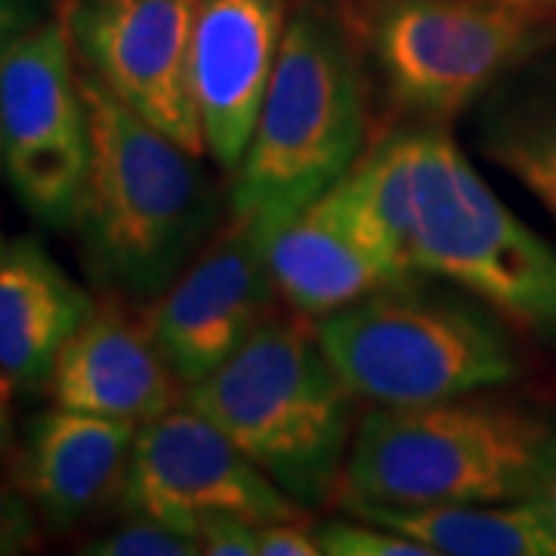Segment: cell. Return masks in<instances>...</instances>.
<instances>
[{
  "instance_id": "d6986e66",
  "label": "cell",
  "mask_w": 556,
  "mask_h": 556,
  "mask_svg": "<svg viewBox=\"0 0 556 556\" xmlns=\"http://www.w3.org/2000/svg\"><path fill=\"white\" fill-rule=\"evenodd\" d=\"M80 554L90 556H199L201 544L182 535L159 519L127 514L124 522L109 529L105 535L90 538Z\"/></svg>"
},
{
  "instance_id": "8992f818",
  "label": "cell",
  "mask_w": 556,
  "mask_h": 556,
  "mask_svg": "<svg viewBox=\"0 0 556 556\" xmlns=\"http://www.w3.org/2000/svg\"><path fill=\"white\" fill-rule=\"evenodd\" d=\"M340 378L375 405H417L501 387L519 375L517 343L492 306L415 276L316 321Z\"/></svg>"
},
{
  "instance_id": "7a4b0ae2",
  "label": "cell",
  "mask_w": 556,
  "mask_h": 556,
  "mask_svg": "<svg viewBox=\"0 0 556 556\" xmlns=\"http://www.w3.org/2000/svg\"><path fill=\"white\" fill-rule=\"evenodd\" d=\"M356 393L316 325L269 316L182 402L239 445L300 507L338 492L356 437Z\"/></svg>"
},
{
  "instance_id": "cb8c5ba5",
  "label": "cell",
  "mask_w": 556,
  "mask_h": 556,
  "mask_svg": "<svg viewBox=\"0 0 556 556\" xmlns=\"http://www.w3.org/2000/svg\"><path fill=\"white\" fill-rule=\"evenodd\" d=\"M25 22H28L25 0H0V53L28 28Z\"/></svg>"
},
{
  "instance_id": "52a82bcc",
  "label": "cell",
  "mask_w": 556,
  "mask_h": 556,
  "mask_svg": "<svg viewBox=\"0 0 556 556\" xmlns=\"http://www.w3.org/2000/svg\"><path fill=\"white\" fill-rule=\"evenodd\" d=\"M526 0H380L368 50L399 112L455 118L535 47Z\"/></svg>"
},
{
  "instance_id": "e0dca14e",
  "label": "cell",
  "mask_w": 556,
  "mask_h": 556,
  "mask_svg": "<svg viewBox=\"0 0 556 556\" xmlns=\"http://www.w3.org/2000/svg\"><path fill=\"white\" fill-rule=\"evenodd\" d=\"M343 510L415 538L433 556H556V532L535 497L507 504H380L343 492Z\"/></svg>"
},
{
  "instance_id": "ba28073f",
  "label": "cell",
  "mask_w": 556,
  "mask_h": 556,
  "mask_svg": "<svg viewBox=\"0 0 556 556\" xmlns=\"http://www.w3.org/2000/svg\"><path fill=\"white\" fill-rule=\"evenodd\" d=\"M0 161L31 217L53 229L75 226L90 124L78 53L60 10L0 53Z\"/></svg>"
},
{
  "instance_id": "7c38bea8",
  "label": "cell",
  "mask_w": 556,
  "mask_h": 556,
  "mask_svg": "<svg viewBox=\"0 0 556 556\" xmlns=\"http://www.w3.org/2000/svg\"><path fill=\"white\" fill-rule=\"evenodd\" d=\"M288 16V0H199L192 93L204 146L226 174L239 170L251 146Z\"/></svg>"
},
{
  "instance_id": "ac0fdd59",
  "label": "cell",
  "mask_w": 556,
  "mask_h": 556,
  "mask_svg": "<svg viewBox=\"0 0 556 556\" xmlns=\"http://www.w3.org/2000/svg\"><path fill=\"white\" fill-rule=\"evenodd\" d=\"M482 155L556 219V78L501 93L482 118Z\"/></svg>"
},
{
  "instance_id": "9c48e42d",
  "label": "cell",
  "mask_w": 556,
  "mask_h": 556,
  "mask_svg": "<svg viewBox=\"0 0 556 556\" xmlns=\"http://www.w3.org/2000/svg\"><path fill=\"white\" fill-rule=\"evenodd\" d=\"M121 510L159 519L199 544L217 522L266 526L303 514L294 497L186 402L137 430Z\"/></svg>"
},
{
  "instance_id": "d4e9b609",
  "label": "cell",
  "mask_w": 556,
  "mask_h": 556,
  "mask_svg": "<svg viewBox=\"0 0 556 556\" xmlns=\"http://www.w3.org/2000/svg\"><path fill=\"white\" fill-rule=\"evenodd\" d=\"M538 507L544 510V517L551 522V529L556 532V452L554 460H551V467H547V473H544V482H541V489H538L535 495Z\"/></svg>"
},
{
  "instance_id": "5b68a950",
  "label": "cell",
  "mask_w": 556,
  "mask_h": 556,
  "mask_svg": "<svg viewBox=\"0 0 556 556\" xmlns=\"http://www.w3.org/2000/svg\"><path fill=\"white\" fill-rule=\"evenodd\" d=\"M408 134L412 273L442 278L529 338L556 343V251L497 199L442 124Z\"/></svg>"
},
{
  "instance_id": "7402d4cb",
  "label": "cell",
  "mask_w": 556,
  "mask_h": 556,
  "mask_svg": "<svg viewBox=\"0 0 556 556\" xmlns=\"http://www.w3.org/2000/svg\"><path fill=\"white\" fill-rule=\"evenodd\" d=\"M316 532H309L300 519L266 522L257 532V556H318Z\"/></svg>"
},
{
  "instance_id": "4fadbf2b",
  "label": "cell",
  "mask_w": 556,
  "mask_h": 556,
  "mask_svg": "<svg viewBox=\"0 0 556 556\" xmlns=\"http://www.w3.org/2000/svg\"><path fill=\"white\" fill-rule=\"evenodd\" d=\"M137 430V424L62 405L28 424L13 477L47 529L72 532L115 507L121 510Z\"/></svg>"
},
{
  "instance_id": "6da1fadb",
  "label": "cell",
  "mask_w": 556,
  "mask_h": 556,
  "mask_svg": "<svg viewBox=\"0 0 556 556\" xmlns=\"http://www.w3.org/2000/svg\"><path fill=\"white\" fill-rule=\"evenodd\" d=\"M80 93L90 124V164L75 217L84 257L109 288L155 300L217 232V186L199 155L139 118L84 68Z\"/></svg>"
},
{
  "instance_id": "5bb4252c",
  "label": "cell",
  "mask_w": 556,
  "mask_h": 556,
  "mask_svg": "<svg viewBox=\"0 0 556 556\" xmlns=\"http://www.w3.org/2000/svg\"><path fill=\"white\" fill-rule=\"evenodd\" d=\"M50 393L62 408L142 427L177 408L186 387L170 371L149 321L130 316L118 300H102L62 346Z\"/></svg>"
},
{
  "instance_id": "277c9868",
  "label": "cell",
  "mask_w": 556,
  "mask_h": 556,
  "mask_svg": "<svg viewBox=\"0 0 556 556\" xmlns=\"http://www.w3.org/2000/svg\"><path fill=\"white\" fill-rule=\"evenodd\" d=\"M554 452V424L510 402L375 405L356 424L343 482L380 504H507L535 495Z\"/></svg>"
},
{
  "instance_id": "3957f363",
  "label": "cell",
  "mask_w": 556,
  "mask_h": 556,
  "mask_svg": "<svg viewBox=\"0 0 556 556\" xmlns=\"http://www.w3.org/2000/svg\"><path fill=\"white\" fill-rule=\"evenodd\" d=\"M368 134V78L356 38L325 7L288 16L257 127L229 192V214L273 229L328 192Z\"/></svg>"
},
{
  "instance_id": "8fae6325",
  "label": "cell",
  "mask_w": 556,
  "mask_h": 556,
  "mask_svg": "<svg viewBox=\"0 0 556 556\" xmlns=\"http://www.w3.org/2000/svg\"><path fill=\"white\" fill-rule=\"evenodd\" d=\"M276 281L266 263V229L229 214L195 260L149 309V328L182 387L207 378L273 316Z\"/></svg>"
},
{
  "instance_id": "4316f807",
  "label": "cell",
  "mask_w": 556,
  "mask_h": 556,
  "mask_svg": "<svg viewBox=\"0 0 556 556\" xmlns=\"http://www.w3.org/2000/svg\"><path fill=\"white\" fill-rule=\"evenodd\" d=\"M3 254H7V244H3V236H0V260H3Z\"/></svg>"
},
{
  "instance_id": "30bf717a",
  "label": "cell",
  "mask_w": 556,
  "mask_h": 556,
  "mask_svg": "<svg viewBox=\"0 0 556 556\" xmlns=\"http://www.w3.org/2000/svg\"><path fill=\"white\" fill-rule=\"evenodd\" d=\"M60 13L84 72L186 152H207L189 68L199 0H62Z\"/></svg>"
},
{
  "instance_id": "9a60e30c",
  "label": "cell",
  "mask_w": 556,
  "mask_h": 556,
  "mask_svg": "<svg viewBox=\"0 0 556 556\" xmlns=\"http://www.w3.org/2000/svg\"><path fill=\"white\" fill-rule=\"evenodd\" d=\"M266 263L278 298L313 318L405 281L362 236L338 182L266 229Z\"/></svg>"
},
{
  "instance_id": "484cf974",
  "label": "cell",
  "mask_w": 556,
  "mask_h": 556,
  "mask_svg": "<svg viewBox=\"0 0 556 556\" xmlns=\"http://www.w3.org/2000/svg\"><path fill=\"white\" fill-rule=\"evenodd\" d=\"M13 439V420H10V396H7V378H0V452Z\"/></svg>"
},
{
  "instance_id": "603a6c76",
  "label": "cell",
  "mask_w": 556,
  "mask_h": 556,
  "mask_svg": "<svg viewBox=\"0 0 556 556\" xmlns=\"http://www.w3.org/2000/svg\"><path fill=\"white\" fill-rule=\"evenodd\" d=\"M257 532L254 522H217L201 535L204 556H257Z\"/></svg>"
},
{
  "instance_id": "2e32d148",
  "label": "cell",
  "mask_w": 556,
  "mask_h": 556,
  "mask_svg": "<svg viewBox=\"0 0 556 556\" xmlns=\"http://www.w3.org/2000/svg\"><path fill=\"white\" fill-rule=\"evenodd\" d=\"M97 300L35 239L0 260V378L20 390L50 387L56 358Z\"/></svg>"
},
{
  "instance_id": "44dd1931",
  "label": "cell",
  "mask_w": 556,
  "mask_h": 556,
  "mask_svg": "<svg viewBox=\"0 0 556 556\" xmlns=\"http://www.w3.org/2000/svg\"><path fill=\"white\" fill-rule=\"evenodd\" d=\"M40 544V517L13 473L0 467V556L28 554Z\"/></svg>"
},
{
  "instance_id": "ffe728a7",
  "label": "cell",
  "mask_w": 556,
  "mask_h": 556,
  "mask_svg": "<svg viewBox=\"0 0 556 556\" xmlns=\"http://www.w3.org/2000/svg\"><path fill=\"white\" fill-rule=\"evenodd\" d=\"M318 547L328 556H433L415 538L383 529L375 522H346V519H328L316 529Z\"/></svg>"
}]
</instances>
